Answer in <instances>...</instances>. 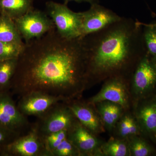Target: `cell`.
I'll list each match as a JSON object with an SVG mask.
<instances>
[{
    "label": "cell",
    "instance_id": "6da1fadb",
    "mask_svg": "<svg viewBox=\"0 0 156 156\" xmlns=\"http://www.w3.org/2000/svg\"><path fill=\"white\" fill-rule=\"evenodd\" d=\"M89 80L83 37L65 38L55 27L25 43L11 81L20 97L38 92L66 102L80 96Z\"/></svg>",
    "mask_w": 156,
    "mask_h": 156
},
{
    "label": "cell",
    "instance_id": "7a4b0ae2",
    "mask_svg": "<svg viewBox=\"0 0 156 156\" xmlns=\"http://www.w3.org/2000/svg\"><path fill=\"white\" fill-rule=\"evenodd\" d=\"M90 78L122 77L135 69L146 50L140 22L122 17L119 21L83 37Z\"/></svg>",
    "mask_w": 156,
    "mask_h": 156
},
{
    "label": "cell",
    "instance_id": "3957f363",
    "mask_svg": "<svg viewBox=\"0 0 156 156\" xmlns=\"http://www.w3.org/2000/svg\"><path fill=\"white\" fill-rule=\"evenodd\" d=\"M46 6L48 15L61 36L70 39L83 37L81 12H73L69 9L66 3L62 4L49 1Z\"/></svg>",
    "mask_w": 156,
    "mask_h": 156
},
{
    "label": "cell",
    "instance_id": "277c9868",
    "mask_svg": "<svg viewBox=\"0 0 156 156\" xmlns=\"http://www.w3.org/2000/svg\"><path fill=\"white\" fill-rule=\"evenodd\" d=\"M76 120L67 102L60 101L38 118L32 126L44 138L52 133L68 129Z\"/></svg>",
    "mask_w": 156,
    "mask_h": 156
},
{
    "label": "cell",
    "instance_id": "5b68a950",
    "mask_svg": "<svg viewBox=\"0 0 156 156\" xmlns=\"http://www.w3.org/2000/svg\"><path fill=\"white\" fill-rule=\"evenodd\" d=\"M14 22L26 43L41 37L55 28L52 19L47 14L34 9L14 20Z\"/></svg>",
    "mask_w": 156,
    "mask_h": 156
},
{
    "label": "cell",
    "instance_id": "8992f818",
    "mask_svg": "<svg viewBox=\"0 0 156 156\" xmlns=\"http://www.w3.org/2000/svg\"><path fill=\"white\" fill-rule=\"evenodd\" d=\"M32 126L10 96L0 92V127L20 136L28 132Z\"/></svg>",
    "mask_w": 156,
    "mask_h": 156
},
{
    "label": "cell",
    "instance_id": "52a82bcc",
    "mask_svg": "<svg viewBox=\"0 0 156 156\" xmlns=\"http://www.w3.org/2000/svg\"><path fill=\"white\" fill-rule=\"evenodd\" d=\"M9 154L17 156H51L44 140L32 126L30 130L6 147Z\"/></svg>",
    "mask_w": 156,
    "mask_h": 156
},
{
    "label": "cell",
    "instance_id": "ba28073f",
    "mask_svg": "<svg viewBox=\"0 0 156 156\" xmlns=\"http://www.w3.org/2000/svg\"><path fill=\"white\" fill-rule=\"evenodd\" d=\"M135 93L140 96L148 94L156 85V58L146 51L136 65L133 76Z\"/></svg>",
    "mask_w": 156,
    "mask_h": 156
},
{
    "label": "cell",
    "instance_id": "9c48e42d",
    "mask_svg": "<svg viewBox=\"0 0 156 156\" xmlns=\"http://www.w3.org/2000/svg\"><path fill=\"white\" fill-rule=\"evenodd\" d=\"M81 13L83 17V37L101 30L122 18L99 4L91 5L89 10Z\"/></svg>",
    "mask_w": 156,
    "mask_h": 156
},
{
    "label": "cell",
    "instance_id": "30bf717a",
    "mask_svg": "<svg viewBox=\"0 0 156 156\" xmlns=\"http://www.w3.org/2000/svg\"><path fill=\"white\" fill-rule=\"evenodd\" d=\"M63 101L58 98L38 92L29 93L20 97L17 107L23 115L39 118L56 104Z\"/></svg>",
    "mask_w": 156,
    "mask_h": 156
},
{
    "label": "cell",
    "instance_id": "8fae6325",
    "mask_svg": "<svg viewBox=\"0 0 156 156\" xmlns=\"http://www.w3.org/2000/svg\"><path fill=\"white\" fill-rule=\"evenodd\" d=\"M122 77H113L105 84L100 92L89 100V103L96 104L108 101L122 107L128 106V96Z\"/></svg>",
    "mask_w": 156,
    "mask_h": 156
},
{
    "label": "cell",
    "instance_id": "7c38bea8",
    "mask_svg": "<svg viewBox=\"0 0 156 156\" xmlns=\"http://www.w3.org/2000/svg\"><path fill=\"white\" fill-rule=\"evenodd\" d=\"M67 138L77 148L80 156L92 154L98 145L97 138L93 133L77 120L68 129Z\"/></svg>",
    "mask_w": 156,
    "mask_h": 156
},
{
    "label": "cell",
    "instance_id": "4fadbf2b",
    "mask_svg": "<svg viewBox=\"0 0 156 156\" xmlns=\"http://www.w3.org/2000/svg\"><path fill=\"white\" fill-rule=\"evenodd\" d=\"M66 102L76 119L84 127L93 134L100 131L99 119L90 107L85 104L72 100Z\"/></svg>",
    "mask_w": 156,
    "mask_h": 156
},
{
    "label": "cell",
    "instance_id": "5bb4252c",
    "mask_svg": "<svg viewBox=\"0 0 156 156\" xmlns=\"http://www.w3.org/2000/svg\"><path fill=\"white\" fill-rule=\"evenodd\" d=\"M138 118L144 130L148 134L156 137V97L140 108Z\"/></svg>",
    "mask_w": 156,
    "mask_h": 156
},
{
    "label": "cell",
    "instance_id": "9a60e30c",
    "mask_svg": "<svg viewBox=\"0 0 156 156\" xmlns=\"http://www.w3.org/2000/svg\"><path fill=\"white\" fill-rule=\"evenodd\" d=\"M33 9V0H0V9L3 14L14 20Z\"/></svg>",
    "mask_w": 156,
    "mask_h": 156
},
{
    "label": "cell",
    "instance_id": "2e32d148",
    "mask_svg": "<svg viewBox=\"0 0 156 156\" xmlns=\"http://www.w3.org/2000/svg\"><path fill=\"white\" fill-rule=\"evenodd\" d=\"M0 41L24 44L15 23L12 18L4 14L0 17Z\"/></svg>",
    "mask_w": 156,
    "mask_h": 156
},
{
    "label": "cell",
    "instance_id": "e0dca14e",
    "mask_svg": "<svg viewBox=\"0 0 156 156\" xmlns=\"http://www.w3.org/2000/svg\"><path fill=\"white\" fill-rule=\"evenodd\" d=\"M99 111L105 125L109 128H112L119 119L122 113V107L108 101L100 105Z\"/></svg>",
    "mask_w": 156,
    "mask_h": 156
},
{
    "label": "cell",
    "instance_id": "ac0fdd59",
    "mask_svg": "<svg viewBox=\"0 0 156 156\" xmlns=\"http://www.w3.org/2000/svg\"><path fill=\"white\" fill-rule=\"evenodd\" d=\"M141 23V22H140ZM143 37L147 52L156 58V25L141 23Z\"/></svg>",
    "mask_w": 156,
    "mask_h": 156
},
{
    "label": "cell",
    "instance_id": "d6986e66",
    "mask_svg": "<svg viewBox=\"0 0 156 156\" xmlns=\"http://www.w3.org/2000/svg\"><path fill=\"white\" fill-rule=\"evenodd\" d=\"M17 62V58L0 61V88L7 87L11 83Z\"/></svg>",
    "mask_w": 156,
    "mask_h": 156
},
{
    "label": "cell",
    "instance_id": "ffe728a7",
    "mask_svg": "<svg viewBox=\"0 0 156 156\" xmlns=\"http://www.w3.org/2000/svg\"><path fill=\"white\" fill-rule=\"evenodd\" d=\"M24 44L0 41V61L18 58L24 49Z\"/></svg>",
    "mask_w": 156,
    "mask_h": 156
},
{
    "label": "cell",
    "instance_id": "44dd1931",
    "mask_svg": "<svg viewBox=\"0 0 156 156\" xmlns=\"http://www.w3.org/2000/svg\"><path fill=\"white\" fill-rule=\"evenodd\" d=\"M129 150L126 143L119 140H112L102 148V153L106 156H126Z\"/></svg>",
    "mask_w": 156,
    "mask_h": 156
},
{
    "label": "cell",
    "instance_id": "7402d4cb",
    "mask_svg": "<svg viewBox=\"0 0 156 156\" xmlns=\"http://www.w3.org/2000/svg\"><path fill=\"white\" fill-rule=\"evenodd\" d=\"M129 147V151L134 156H150L154 152L153 148L145 140L139 137L133 138Z\"/></svg>",
    "mask_w": 156,
    "mask_h": 156
},
{
    "label": "cell",
    "instance_id": "603a6c76",
    "mask_svg": "<svg viewBox=\"0 0 156 156\" xmlns=\"http://www.w3.org/2000/svg\"><path fill=\"white\" fill-rule=\"evenodd\" d=\"M119 133L122 136H135L139 134L140 129L137 123L129 116H126L121 120L119 125Z\"/></svg>",
    "mask_w": 156,
    "mask_h": 156
},
{
    "label": "cell",
    "instance_id": "cb8c5ba5",
    "mask_svg": "<svg viewBox=\"0 0 156 156\" xmlns=\"http://www.w3.org/2000/svg\"><path fill=\"white\" fill-rule=\"evenodd\" d=\"M68 129L62 130L55 133H52L45 136L44 140L46 147L52 156V152L64 140L67 138Z\"/></svg>",
    "mask_w": 156,
    "mask_h": 156
},
{
    "label": "cell",
    "instance_id": "d4e9b609",
    "mask_svg": "<svg viewBox=\"0 0 156 156\" xmlns=\"http://www.w3.org/2000/svg\"><path fill=\"white\" fill-rule=\"evenodd\" d=\"M51 154L52 156H80L77 148L67 138L52 152Z\"/></svg>",
    "mask_w": 156,
    "mask_h": 156
},
{
    "label": "cell",
    "instance_id": "484cf974",
    "mask_svg": "<svg viewBox=\"0 0 156 156\" xmlns=\"http://www.w3.org/2000/svg\"><path fill=\"white\" fill-rule=\"evenodd\" d=\"M66 2H86L89 3L90 5H92L94 4H98L99 2V0H64Z\"/></svg>",
    "mask_w": 156,
    "mask_h": 156
},
{
    "label": "cell",
    "instance_id": "4316f807",
    "mask_svg": "<svg viewBox=\"0 0 156 156\" xmlns=\"http://www.w3.org/2000/svg\"><path fill=\"white\" fill-rule=\"evenodd\" d=\"M154 25H156V23H154Z\"/></svg>",
    "mask_w": 156,
    "mask_h": 156
}]
</instances>
